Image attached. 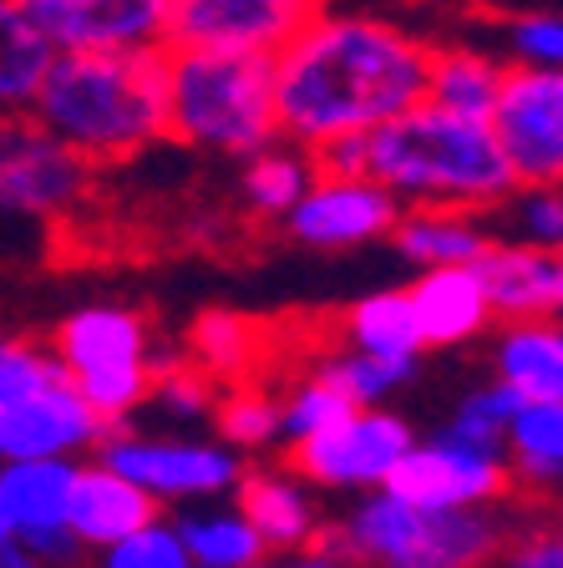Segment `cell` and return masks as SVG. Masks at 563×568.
<instances>
[{"mask_svg": "<svg viewBox=\"0 0 563 568\" xmlns=\"http://www.w3.org/2000/svg\"><path fill=\"white\" fill-rule=\"evenodd\" d=\"M351 412L355 406L345 402L341 390L310 371L305 381H294L280 396V442H290V447L294 442H310V437H320V432H330L335 422H345Z\"/></svg>", "mask_w": 563, "mask_h": 568, "instance_id": "obj_32", "label": "cell"}, {"mask_svg": "<svg viewBox=\"0 0 563 568\" xmlns=\"http://www.w3.org/2000/svg\"><path fill=\"white\" fill-rule=\"evenodd\" d=\"M365 178L401 209H462L487 219L513 199V173L487 122L452 118L426 102L365 138Z\"/></svg>", "mask_w": 563, "mask_h": 568, "instance_id": "obj_3", "label": "cell"}, {"mask_svg": "<svg viewBox=\"0 0 563 568\" xmlns=\"http://www.w3.org/2000/svg\"><path fill=\"white\" fill-rule=\"evenodd\" d=\"M487 568H563V538L553 518H543L539 528L507 532V544L497 548Z\"/></svg>", "mask_w": 563, "mask_h": 568, "instance_id": "obj_38", "label": "cell"}, {"mask_svg": "<svg viewBox=\"0 0 563 568\" xmlns=\"http://www.w3.org/2000/svg\"><path fill=\"white\" fill-rule=\"evenodd\" d=\"M401 203L371 178H315L305 199L284 213L294 244L305 248H361L386 239Z\"/></svg>", "mask_w": 563, "mask_h": 568, "instance_id": "obj_15", "label": "cell"}, {"mask_svg": "<svg viewBox=\"0 0 563 568\" xmlns=\"http://www.w3.org/2000/svg\"><path fill=\"white\" fill-rule=\"evenodd\" d=\"M386 493L422 513H468L497 508L513 493V477H507L503 452L458 442L452 432H432L406 447L396 473L386 477Z\"/></svg>", "mask_w": 563, "mask_h": 568, "instance_id": "obj_11", "label": "cell"}, {"mask_svg": "<svg viewBox=\"0 0 563 568\" xmlns=\"http://www.w3.org/2000/svg\"><path fill=\"white\" fill-rule=\"evenodd\" d=\"M102 437L47 345L0 341V462H77Z\"/></svg>", "mask_w": 563, "mask_h": 568, "instance_id": "obj_6", "label": "cell"}, {"mask_svg": "<svg viewBox=\"0 0 563 568\" xmlns=\"http://www.w3.org/2000/svg\"><path fill=\"white\" fill-rule=\"evenodd\" d=\"M426 47L416 31L365 11H320L274 57V118L294 148H320L341 132H375L422 106Z\"/></svg>", "mask_w": 563, "mask_h": 568, "instance_id": "obj_1", "label": "cell"}, {"mask_svg": "<svg viewBox=\"0 0 563 568\" xmlns=\"http://www.w3.org/2000/svg\"><path fill=\"white\" fill-rule=\"evenodd\" d=\"M513 189H559L563 178V71L507 67L487 112Z\"/></svg>", "mask_w": 563, "mask_h": 568, "instance_id": "obj_10", "label": "cell"}, {"mask_svg": "<svg viewBox=\"0 0 563 568\" xmlns=\"http://www.w3.org/2000/svg\"><path fill=\"white\" fill-rule=\"evenodd\" d=\"M482 295L493 320L523 325V320H559L563 310V254L533 244H513V239H493L477 264Z\"/></svg>", "mask_w": 563, "mask_h": 568, "instance_id": "obj_17", "label": "cell"}, {"mask_svg": "<svg viewBox=\"0 0 563 568\" xmlns=\"http://www.w3.org/2000/svg\"><path fill=\"white\" fill-rule=\"evenodd\" d=\"M411 442L416 432L406 416L391 406H371V412H351L320 437L294 442L290 473L305 487H325V493H381Z\"/></svg>", "mask_w": 563, "mask_h": 568, "instance_id": "obj_9", "label": "cell"}, {"mask_svg": "<svg viewBox=\"0 0 563 568\" xmlns=\"http://www.w3.org/2000/svg\"><path fill=\"white\" fill-rule=\"evenodd\" d=\"M513 406H517V396L513 390H503L493 381V386H477V390H468L458 402V412H452V422L442 426V432H452L458 442H472V447H503V426H507V416H513Z\"/></svg>", "mask_w": 563, "mask_h": 568, "instance_id": "obj_35", "label": "cell"}, {"mask_svg": "<svg viewBox=\"0 0 563 568\" xmlns=\"http://www.w3.org/2000/svg\"><path fill=\"white\" fill-rule=\"evenodd\" d=\"M411 310H416V331L426 351L442 345H468L493 325V310L482 295L477 270H426L416 284H406Z\"/></svg>", "mask_w": 563, "mask_h": 568, "instance_id": "obj_21", "label": "cell"}, {"mask_svg": "<svg viewBox=\"0 0 563 568\" xmlns=\"http://www.w3.org/2000/svg\"><path fill=\"white\" fill-rule=\"evenodd\" d=\"M163 518V513L148 503V497L138 493V487L128 483V477H118L112 467H102V462H77V473H71V493H67V528L71 538H77V548H107L118 544V538H128V532H138L142 523Z\"/></svg>", "mask_w": 563, "mask_h": 568, "instance_id": "obj_19", "label": "cell"}, {"mask_svg": "<svg viewBox=\"0 0 563 568\" xmlns=\"http://www.w3.org/2000/svg\"><path fill=\"white\" fill-rule=\"evenodd\" d=\"M234 508L244 513V523L259 532L264 554H300L315 548L325 523H320L315 493H310L290 467H244L234 483Z\"/></svg>", "mask_w": 563, "mask_h": 568, "instance_id": "obj_18", "label": "cell"}, {"mask_svg": "<svg viewBox=\"0 0 563 568\" xmlns=\"http://www.w3.org/2000/svg\"><path fill=\"white\" fill-rule=\"evenodd\" d=\"M57 51L16 16L11 0H0V118H21L36 97L41 71L51 67Z\"/></svg>", "mask_w": 563, "mask_h": 568, "instance_id": "obj_30", "label": "cell"}, {"mask_svg": "<svg viewBox=\"0 0 563 568\" xmlns=\"http://www.w3.org/2000/svg\"><path fill=\"white\" fill-rule=\"evenodd\" d=\"M507 477L529 493H559L563 483V402H517L503 426Z\"/></svg>", "mask_w": 563, "mask_h": 568, "instance_id": "obj_23", "label": "cell"}, {"mask_svg": "<svg viewBox=\"0 0 563 568\" xmlns=\"http://www.w3.org/2000/svg\"><path fill=\"white\" fill-rule=\"evenodd\" d=\"M386 239L396 244L401 260L426 274V270H468V264H477L497 234L487 229V219L462 209H401Z\"/></svg>", "mask_w": 563, "mask_h": 568, "instance_id": "obj_20", "label": "cell"}, {"mask_svg": "<svg viewBox=\"0 0 563 568\" xmlns=\"http://www.w3.org/2000/svg\"><path fill=\"white\" fill-rule=\"evenodd\" d=\"M0 568H47V564H41V558H31V554H26V548H0Z\"/></svg>", "mask_w": 563, "mask_h": 568, "instance_id": "obj_41", "label": "cell"}, {"mask_svg": "<svg viewBox=\"0 0 563 568\" xmlns=\"http://www.w3.org/2000/svg\"><path fill=\"white\" fill-rule=\"evenodd\" d=\"M97 568H193L178 544V528L168 518L142 523L138 532L97 548Z\"/></svg>", "mask_w": 563, "mask_h": 568, "instance_id": "obj_33", "label": "cell"}, {"mask_svg": "<svg viewBox=\"0 0 563 568\" xmlns=\"http://www.w3.org/2000/svg\"><path fill=\"white\" fill-rule=\"evenodd\" d=\"M513 219V244L533 248H563V193L559 189H513V199L503 203Z\"/></svg>", "mask_w": 563, "mask_h": 568, "instance_id": "obj_36", "label": "cell"}, {"mask_svg": "<svg viewBox=\"0 0 563 568\" xmlns=\"http://www.w3.org/2000/svg\"><path fill=\"white\" fill-rule=\"evenodd\" d=\"M77 462H0V503L11 513V538L47 568L77 564V538L67 528V493Z\"/></svg>", "mask_w": 563, "mask_h": 568, "instance_id": "obj_16", "label": "cell"}, {"mask_svg": "<svg viewBox=\"0 0 563 568\" xmlns=\"http://www.w3.org/2000/svg\"><path fill=\"white\" fill-rule=\"evenodd\" d=\"M26 118L87 168L128 163L168 138L163 51H57Z\"/></svg>", "mask_w": 563, "mask_h": 568, "instance_id": "obj_2", "label": "cell"}, {"mask_svg": "<svg viewBox=\"0 0 563 568\" xmlns=\"http://www.w3.org/2000/svg\"><path fill=\"white\" fill-rule=\"evenodd\" d=\"M51 51H163L168 0H11Z\"/></svg>", "mask_w": 563, "mask_h": 568, "instance_id": "obj_14", "label": "cell"}, {"mask_svg": "<svg viewBox=\"0 0 563 568\" xmlns=\"http://www.w3.org/2000/svg\"><path fill=\"white\" fill-rule=\"evenodd\" d=\"M57 366L67 371L71 390L92 406L107 432H122V422L148 406L153 390V335L148 320L128 305H82L57 325L51 341Z\"/></svg>", "mask_w": 563, "mask_h": 568, "instance_id": "obj_7", "label": "cell"}, {"mask_svg": "<svg viewBox=\"0 0 563 568\" xmlns=\"http://www.w3.org/2000/svg\"><path fill=\"white\" fill-rule=\"evenodd\" d=\"M325 0H168L163 51H234L280 57Z\"/></svg>", "mask_w": 563, "mask_h": 568, "instance_id": "obj_12", "label": "cell"}, {"mask_svg": "<svg viewBox=\"0 0 563 568\" xmlns=\"http://www.w3.org/2000/svg\"><path fill=\"white\" fill-rule=\"evenodd\" d=\"M274 568H345V558L330 554L325 544H315V548H300V554H284Z\"/></svg>", "mask_w": 563, "mask_h": 568, "instance_id": "obj_40", "label": "cell"}, {"mask_svg": "<svg viewBox=\"0 0 563 568\" xmlns=\"http://www.w3.org/2000/svg\"><path fill=\"white\" fill-rule=\"evenodd\" d=\"M503 61L487 57V51H472V47H446L432 51L426 61V106H442L452 118H472V122H487L497 102V87H503Z\"/></svg>", "mask_w": 563, "mask_h": 568, "instance_id": "obj_25", "label": "cell"}, {"mask_svg": "<svg viewBox=\"0 0 563 568\" xmlns=\"http://www.w3.org/2000/svg\"><path fill=\"white\" fill-rule=\"evenodd\" d=\"M507 51L523 71H559L563 67V21L559 11H529L507 21Z\"/></svg>", "mask_w": 563, "mask_h": 568, "instance_id": "obj_37", "label": "cell"}, {"mask_svg": "<svg viewBox=\"0 0 563 568\" xmlns=\"http://www.w3.org/2000/svg\"><path fill=\"white\" fill-rule=\"evenodd\" d=\"M178 544H183L188 564L193 568H259L270 564L259 532L244 523V513L234 503H199V508H183L173 518Z\"/></svg>", "mask_w": 563, "mask_h": 568, "instance_id": "obj_24", "label": "cell"}, {"mask_svg": "<svg viewBox=\"0 0 563 568\" xmlns=\"http://www.w3.org/2000/svg\"><path fill=\"white\" fill-rule=\"evenodd\" d=\"M365 138L371 132H341V138L310 148L315 178H365Z\"/></svg>", "mask_w": 563, "mask_h": 568, "instance_id": "obj_39", "label": "cell"}, {"mask_svg": "<svg viewBox=\"0 0 563 568\" xmlns=\"http://www.w3.org/2000/svg\"><path fill=\"white\" fill-rule=\"evenodd\" d=\"M497 386L517 402H563V331L559 320H523L497 335Z\"/></svg>", "mask_w": 563, "mask_h": 568, "instance_id": "obj_22", "label": "cell"}, {"mask_svg": "<svg viewBox=\"0 0 563 568\" xmlns=\"http://www.w3.org/2000/svg\"><path fill=\"white\" fill-rule=\"evenodd\" d=\"M168 138L213 158H254L280 142L274 61L234 51H163Z\"/></svg>", "mask_w": 563, "mask_h": 568, "instance_id": "obj_4", "label": "cell"}, {"mask_svg": "<svg viewBox=\"0 0 563 568\" xmlns=\"http://www.w3.org/2000/svg\"><path fill=\"white\" fill-rule=\"evenodd\" d=\"M345 351L386 355V361H422V331L406 290H375L345 310Z\"/></svg>", "mask_w": 563, "mask_h": 568, "instance_id": "obj_26", "label": "cell"}, {"mask_svg": "<svg viewBox=\"0 0 563 568\" xmlns=\"http://www.w3.org/2000/svg\"><path fill=\"white\" fill-rule=\"evenodd\" d=\"M416 371H422V361H386V355L335 351L315 366V376H325L355 412H371V406H386L396 390H406L416 381Z\"/></svg>", "mask_w": 563, "mask_h": 568, "instance_id": "obj_31", "label": "cell"}, {"mask_svg": "<svg viewBox=\"0 0 563 568\" xmlns=\"http://www.w3.org/2000/svg\"><path fill=\"white\" fill-rule=\"evenodd\" d=\"M254 355H259L254 325L229 315V310H209V315H199L193 331H188V366L199 371V376H209L213 386H219V381H249Z\"/></svg>", "mask_w": 563, "mask_h": 568, "instance_id": "obj_28", "label": "cell"}, {"mask_svg": "<svg viewBox=\"0 0 563 568\" xmlns=\"http://www.w3.org/2000/svg\"><path fill=\"white\" fill-rule=\"evenodd\" d=\"M315 183V163H310L305 148H294V142H274L264 153H254L239 173V199H244L249 213L259 219H280L294 209V203L305 199V189Z\"/></svg>", "mask_w": 563, "mask_h": 568, "instance_id": "obj_27", "label": "cell"}, {"mask_svg": "<svg viewBox=\"0 0 563 568\" xmlns=\"http://www.w3.org/2000/svg\"><path fill=\"white\" fill-rule=\"evenodd\" d=\"M92 457L128 477L158 513L163 503L173 508L223 503L244 473V457H234L223 442L188 437V432H107Z\"/></svg>", "mask_w": 563, "mask_h": 568, "instance_id": "obj_8", "label": "cell"}, {"mask_svg": "<svg viewBox=\"0 0 563 568\" xmlns=\"http://www.w3.org/2000/svg\"><path fill=\"white\" fill-rule=\"evenodd\" d=\"M507 518L497 508L422 513L381 493H361L335 532H320L330 554L365 568H487L507 544Z\"/></svg>", "mask_w": 563, "mask_h": 568, "instance_id": "obj_5", "label": "cell"}, {"mask_svg": "<svg viewBox=\"0 0 563 568\" xmlns=\"http://www.w3.org/2000/svg\"><path fill=\"white\" fill-rule=\"evenodd\" d=\"M213 426H219L223 447L244 457V452H270L280 442V396L254 381H234L229 390H219V402H213Z\"/></svg>", "mask_w": 563, "mask_h": 568, "instance_id": "obj_29", "label": "cell"}, {"mask_svg": "<svg viewBox=\"0 0 563 568\" xmlns=\"http://www.w3.org/2000/svg\"><path fill=\"white\" fill-rule=\"evenodd\" d=\"M259 568H274V564H259Z\"/></svg>", "mask_w": 563, "mask_h": 568, "instance_id": "obj_43", "label": "cell"}, {"mask_svg": "<svg viewBox=\"0 0 563 568\" xmlns=\"http://www.w3.org/2000/svg\"><path fill=\"white\" fill-rule=\"evenodd\" d=\"M16 538H11V513H6V503H0V548H11Z\"/></svg>", "mask_w": 563, "mask_h": 568, "instance_id": "obj_42", "label": "cell"}, {"mask_svg": "<svg viewBox=\"0 0 563 568\" xmlns=\"http://www.w3.org/2000/svg\"><path fill=\"white\" fill-rule=\"evenodd\" d=\"M148 402H153L158 412L168 416V422L199 426V422H209V416H213L219 386H213L209 376H199V371L188 366V361H178V366H168L163 376H153V390H148Z\"/></svg>", "mask_w": 563, "mask_h": 568, "instance_id": "obj_34", "label": "cell"}, {"mask_svg": "<svg viewBox=\"0 0 563 568\" xmlns=\"http://www.w3.org/2000/svg\"><path fill=\"white\" fill-rule=\"evenodd\" d=\"M92 168L31 118H0V224H47L87 199Z\"/></svg>", "mask_w": 563, "mask_h": 568, "instance_id": "obj_13", "label": "cell"}]
</instances>
